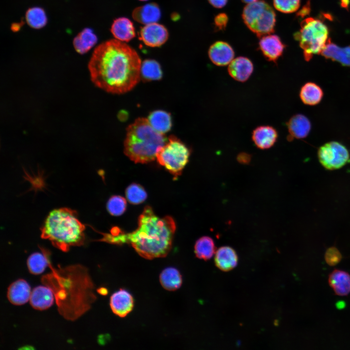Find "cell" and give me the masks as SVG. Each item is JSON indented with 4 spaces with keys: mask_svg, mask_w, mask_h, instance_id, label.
I'll list each match as a JSON object with an SVG mask.
<instances>
[{
    "mask_svg": "<svg viewBox=\"0 0 350 350\" xmlns=\"http://www.w3.org/2000/svg\"><path fill=\"white\" fill-rule=\"evenodd\" d=\"M141 63L134 49L114 39L101 44L94 50L88 67L95 86L107 92L122 94L139 83Z\"/></svg>",
    "mask_w": 350,
    "mask_h": 350,
    "instance_id": "1",
    "label": "cell"
},
{
    "mask_svg": "<svg viewBox=\"0 0 350 350\" xmlns=\"http://www.w3.org/2000/svg\"><path fill=\"white\" fill-rule=\"evenodd\" d=\"M175 228L172 217H159L147 206L140 215L134 231L124 233L116 228L104 238L113 244L129 243L141 257L151 260L164 257L169 253Z\"/></svg>",
    "mask_w": 350,
    "mask_h": 350,
    "instance_id": "2",
    "label": "cell"
},
{
    "mask_svg": "<svg viewBox=\"0 0 350 350\" xmlns=\"http://www.w3.org/2000/svg\"><path fill=\"white\" fill-rule=\"evenodd\" d=\"M85 229V225L79 221L75 210L61 208L49 213L41 228V237L66 252L71 246L83 245Z\"/></svg>",
    "mask_w": 350,
    "mask_h": 350,
    "instance_id": "3",
    "label": "cell"
},
{
    "mask_svg": "<svg viewBox=\"0 0 350 350\" xmlns=\"http://www.w3.org/2000/svg\"><path fill=\"white\" fill-rule=\"evenodd\" d=\"M167 139L155 130L148 119L139 118L126 129L124 153L135 163H146L156 158Z\"/></svg>",
    "mask_w": 350,
    "mask_h": 350,
    "instance_id": "4",
    "label": "cell"
},
{
    "mask_svg": "<svg viewBox=\"0 0 350 350\" xmlns=\"http://www.w3.org/2000/svg\"><path fill=\"white\" fill-rule=\"evenodd\" d=\"M328 36L327 25L321 20L312 17L302 21L299 31L294 35L306 61H309L314 55L321 54L329 40Z\"/></svg>",
    "mask_w": 350,
    "mask_h": 350,
    "instance_id": "5",
    "label": "cell"
},
{
    "mask_svg": "<svg viewBox=\"0 0 350 350\" xmlns=\"http://www.w3.org/2000/svg\"><path fill=\"white\" fill-rule=\"evenodd\" d=\"M242 18L248 29L259 37L270 34L274 31L276 14L263 0L247 3L243 9Z\"/></svg>",
    "mask_w": 350,
    "mask_h": 350,
    "instance_id": "6",
    "label": "cell"
},
{
    "mask_svg": "<svg viewBox=\"0 0 350 350\" xmlns=\"http://www.w3.org/2000/svg\"><path fill=\"white\" fill-rule=\"evenodd\" d=\"M190 151L188 147L175 136H170L158 151L156 159L175 177L180 175L188 162Z\"/></svg>",
    "mask_w": 350,
    "mask_h": 350,
    "instance_id": "7",
    "label": "cell"
},
{
    "mask_svg": "<svg viewBox=\"0 0 350 350\" xmlns=\"http://www.w3.org/2000/svg\"><path fill=\"white\" fill-rule=\"evenodd\" d=\"M319 162L326 170L339 169L350 162V153L348 148L337 141H331L319 147Z\"/></svg>",
    "mask_w": 350,
    "mask_h": 350,
    "instance_id": "8",
    "label": "cell"
},
{
    "mask_svg": "<svg viewBox=\"0 0 350 350\" xmlns=\"http://www.w3.org/2000/svg\"><path fill=\"white\" fill-rule=\"evenodd\" d=\"M140 39L147 46L159 47L167 40L169 34L166 28L157 22L145 25L141 28Z\"/></svg>",
    "mask_w": 350,
    "mask_h": 350,
    "instance_id": "9",
    "label": "cell"
},
{
    "mask_svg": "<svg viewBox=\"0 0 350 350\" xmlns=\"http://www.w3.org/2000/svg\"><path fill=\"white\" fill-rule=\"evenodd\" d=\"M259 46L265 58L275 63L282 55L285 48L280 38L277 35L272 34L262 36Z\"/></svg>",
    "mask_w": 350,
    "mask_h": 350,
    "instance_id": "10",
    "label": "cell"
},
{
    "mask_svg": "<svg viewBox=\"0 0 350 350\" xmlns=\"http://www.w3.org/2000/svg\"><path fill=\"white\" fill-rule=\"evenodd\" d=\"M286 125L288 131V141L306 138L312 128L309 119L302 114H297L292 116L287 122Z\"/></svg>",
    "mask_w": 350,
    "mask_h": 350,
    "instance_id": "11",
    "label": "cell"
},
{
    "mask_svg": "<svg viewBox=\"0 0 350 350\" xmlns=\"http://www.w3.org/2000/svg\"><path fill=\"white\" fill-rule=\"evenodd\" d=\"M234 51L227 42L218 41L213 43L208 51L210 61L217 66L229 65L234 57Z\"/></svg>",
    "mask_w": 350,
    "mask_h": 350,
    "instance_id": "12",
    "label": "cell"
},
{
    "mask_svg": "<svg viewBox=\"0 0 350 350\" xmlns=\"http://www.w3.org/2000/svg\"><path fill=\"white\" fill-rule=\"evenodd\" d=\"M254 66L248 58L239 56L233 59L228 68L229 75L235 80L245 82L252 74Z\"/></svg>",
    "mask_w": 350,
    "mask_h": 350,
    "instance_id": "13",
    "label": "cell"
},
{
    "mask_svg": "<svg viewBox=\"0 0 350 350\" xmlns=\"http://www.w3.org/2000/svg\"><path fill=\"white\" fill-rule=\"evenodd\" d=\"M251 138L257 148L267 149L272 147L276 142L278 133L273 126L261 125L253 130Z\"/></svg>",
    "mask_w": 350,
    "mask_h": 350,
    "instance_id": "14",
    "label": "cell"
},
{
    "mask_svg": "<svg viewBox=\"0 0 350 350\" xmlns=\"http://www.w3.org/2000/svg\"><path fill=\"white\" fill-rule=\"evenodd\" d=\"M110 306L115 315L123 317L132 310L134 307L133 298L128 292L120 289L111 296Z\"/></svg>",
    "mask_w": 350,
    "mask_h": 350,
    "instance_id": "15",
    "label": "cell"
},
{
    "mask_svg": "<svg viewBox=\"0 0 350 350\" xmlns=\"http://www.w3.org/2000/svg\"><path fill=\"white\" fill-rule=\"evenodd\" d=\"M31 294V288L28 282L24 280L19 279L9 286L7 298L11 303L20 305L29 300Z\"/></svg>",
    "mask_w": 350,
    "mask_h": 350,
    "instance_id": "16",
    "label": "cell"
},
{
    "mask_svg": "<svg viewBox=\"0 0 350 350\" xmlns=\"http://www.w3.org/2000/svg\"><path fill=\"white\" fill-rule=\"evenodd\" d=\"M161 15L160 9L155 3H150L137 7L132 12L133 18L144 25L157 22Z\"/></svg>",
    "mask_w": 350,
    "mask_h": 350,
    "instance_id": "17",
    "label": "cell"
},
{
    "mask_svg": "<svg viewBox=\"0 0 350 350\" xmlns=\"http://www.w3.org/2000/svg\"><path fill=\"white\" fill-rule=\"evenodd\" d=\"M326 59L337 62L343 66L350 67V46L340 47L329 39L321 54Z\"/></svg>",
    "mask_w": 350,
    "mask_h": 350,
    "instance_id": "18",
    "label": "cell"
},
{
    "mask_svg": "<svg viewBox=\"0 0 350 350\" xmlns=\"http://www.w3.org/2000/svg\"><path fill=\"white\" fill-rule=\"evenodd\" d=\"M53 295L50 288L38 286L31 291L30 302L35 309L44 310L50 307L53 302Z\"/></svg>",
    "mask_w": 350,
    "mask_h": 350,
    "instance_id": "19",
    "label": "cell"
},
{
    "mask_svg": "<svg viewBox=\"0 0 350 350\" xmlns=\"http://www.w3.org/2000/svg\"><path fill=\"white\" fill-rule=\"evenodd\" d=\"M111 32L116 40L123 42L129 41L135 36L133 23L129 19L124 17L114 20Z\"/></svg>",
    "mask_w": 350,
    "mask_h": 350,
    "instance_id": "20",
    "label": "cell"
},
{
    "mask_svg": "<svg viewBox=\"0 0 350 350\" xmlns=\"http://www.w3.org/2000/svg\"><path fill=\"white\" fill-rule=\"evenodd\" d=\"M328 281L337 295L347 296L350 293V275L348 272L335 269L330 274Z\"/></svg>",
    "mask_w": 350,
    "mask_h": 350,
    "instance_id": "21",
    "label": "cell"
},
{
    "mask_svg": "<svg viewBox=\"0 0 350 350\" xmlns=\"http://www.w3.org/2000/svg\"><path fill=\"white\" fill-rule=\"evenodd\" d=\"M215 263L217 267L224 271L234 268L238 262L236 251L231 247L224 246L220 247L215 255Z\"/></svg>",
    "mask_w": 350,
    "mask_h": 350,
    "instance_id": "22",
    "label": "cell"
},
{
    "mask_svg": "<svg viewBox=\"0 0 350 350\" xmlns=\"http://www.w3.org/2000/svg\"><path fill=\"white\" fill-rule=\"evenodd\" d=\"M324 92L321 88L316 83L308 82L304 84L299 91V97L302 102L308 105H315L322 100Z\"/></svg>",
    "mask_w": 350,
    "mask_h": 350,
    "instance_id": "23",
    "label": "cell"
},
{
    "mask_svg": "<svg viewBox=\"0 0 350 350\" xmlns=\"http://www.w3.org/2000/svg\"><path fill=\"white\" fill-rule=\"evenodd\" d=\"M97 41V37L92 30L86 28L80 32L73 40L76 51L81 54L88 52Z\"/></svg>",
    "mask_w": 350,
    "mask_h": 350,
    "instance_id": "24",
    "label": "cell"
},
{
    "mask_svg": "<svg viewBox=\"0 0 350 350\" xmlns=\"http://www.w3.org/2000/svg\"><path fill=\"white\" fill-rule=\"evenodd\" d=\"M148 120L152 126L158 132L164 134L172 127V120L170 113L158 110L151 112Z\"/></svg>",
    "mask_w": 350,
    "mask_h": 350,
    "instance_id": "25",
    "label": "cell"
},
{
    "mask_svg": "<svg viewBox=\"0 0 350 350\" xmlns=\"http://www.w3.org/2000/svg\"><path fill=\"white\" fill-rule=\"evenodd\" d=\"M159 281L162 287L168 291H175L182 284V277L179 272L175 268L169 267L161 273Z\"/></svg>",
    "mask_w": 350,
    "mask_h": 350,
    "instance_id": "26",
    "label": "cell"
},
{
    "mask_svg": "<svg viewBox=\"0 0 350 350\" xmlns=\"http://www.w3.org/2000/svg\"><path fill=\"white\" fill-rule=\"evenodd\" d=\"M215 246L212 239L208 236L199 238L195 243L194 252L199 259L207 260L210 259L215 253Z\"/></svg>",
    "mask_w": 350,
    "mask_h": 350,
    "instance_id": "27",
    "label": "cell"
},
{
    "mask_svg": "<svg viewBox=\"0 0 350 350\" xmlns=\"http://www.w3.org/2000/svg\"><path fill=\"white\" fill-rule=\"evenodd\" d=\"M140 73L147 81L159 80L162 75L159 64L153 59H146L141 63Z\"/></svg>",
    "mask_w": 350,
    "mask_h": 350,
    "instance_id": "28",
    "label": "cell"
},
{
    "mask_svg": "<svg viewBox=\"0 0 350 350\" xmlns=\"http://www.w3.org/2000/svg\"><path fill=\"white\" fill-rule=\"evenodd\" d=\"M26 20L30 26L35 29L42 28L47 21L45 11L40 7L28 9L26 14Z\"/></svg>",
    "mask_w": 350,
    "mask_h": 350,
    "instance_id": "29",
    "label": "cell"
},
{
    "mask_svg": "<svg viewBox=\"0 0 350 350\" xmlns=\"http://www.w3.org/2000/svg\"><path fill=\"white\" fill-rule=\"evenodd\" d=\"M48 264L46 257L41 253L31 254L27 259V266L30 273L35 275L42 273Z\"/></svg>",
    "mask_w": 350,
    "mask_h": 350,
    "instance_id": "30",
    "label": "cell"
},
{
    "mask_svg": "<svg viewBox=\"0 0 350 350\" xmlns=\"http://www.w3.org/2000/svg\"><path fill=\"white\" fill-rule=\"evenodd\" d=\"M125 194L128 201L133 204L141 203L147 198V193L143 188L136 183L132 184L127 188Z\"/></svg>",
    "mask_w": 350,
    "mask_h": 350,
    "instance_id": "31",
    "label": "cell"
},
{
    "mask_svg": "<svg viewBox=\"0 0 350 350\" xmlns=\"http://www.w3.org/2000/svg\"><path fill=\"white\" fill-rule=\"evenodd\" d=\"M106 207L110 214L114 216H119L125 211L126 201L123 197L121 196L114 195L108 200Z\"/></svg>",
    "mask_w": 350,
    "mask_h": 350,
    "instance_id": "32",
    "label": "cell"
},
{
    "mask_svg": "<svg viewBox=\"0 0 350 350\" xmlns=\"http://www.w3.org/2000/svg\"><path fill=\"white\" fill-rule=\"evenodd\" d=\"M300 0H273L274 7L283 13H292L297 11L300 6Z\"/></svg>",
    "mask_w": 350,
    "mask_h": 350,
    "instance_id": "33",
    "label": "cell"
},
{
    "mask_svg": "<svg viewBox=\"0 0 350 350\" xmlns=\"http://www.w3.org/2000/svg\"><path fill=\"white\" fill-rule=\"evenodd\" d=\"M324 257L326 262L330 266L336 265L342 259L341 253L334 246H332L328 248L325 253Z\"/></svg>",
    "mask_w": 350,
    "mask_h": 350,
    "instance_id": "34",
    "label": "cell"
},
{
    "mask_svg": "<svg viewBox=\"0 0 350 350\" xmlns=\"http://www.w3.org/2000/svg\"><path fill=\"white\" fill-rule=\"evenodd\" d=\"M228 17L225 13H220L216 15L214 19L215 27L218 30L225 29L228 22Z\"/></svg>",
    "mask_w": 350,
    "mask_h": 350,
    "instance_id": "35",
    "label": "cell"
},
{
    "mask_svg": "<svg viewBox=\"0 0 350 350\" xmlns=\"http://www.w3.org/2000/svg\"><path fill=\"white\" fill-rule=\"evenodd\" d=\"M210 3L215 8H221L224 7L228 0H208Z\"/></svg>",
    "mask_w": 350,
    "mask_h": 350,
    "instance_id": "36",
    "label": "cell"
},
{
    "mask_svg": "<svg viewBox=\"0 0 350 350\" xmlns=\"http://www.w3.org/2000/svg\"><path fill=\"white\" fill-rule=\"evenodd\" d=\"M237 159L241 163H248L250 160V156L245 153H242L238 155Z\"/></svg>",
    "mask_w": 350,
    "mask_h": 350,
    "instance_id": "37",
    "label": "cell"
},
{
    "mask_svg": "<svg viewBox=\"0 0 350 350\" xmlns=\"http://www.w3.org/2000/svg\"><path fill=\"white\" fill-rule=\"evenodd\" d=\"M336 306L338 309H342L345 307L346 304L345 302L343 301H339L336 303Z\"/></svg>",
    "mask_w": 350,
    "mask_h": 350,
    "instance_id": "38",
    "label": "cell"
},
{
    "mask_svg": "<svg viewBox=\"0 0 350 350\" xmlns=\"http://www.w3.org/2000/svg\"><path fill=\"white\" fill-rule=\"evenodd\" d=\"M101 294L106 295L107 294V291L105 289L102 288L100 289V291L99 292Z\"/></svg>",
    "mask_w": 350,
    "mask_h": 350,
    "instance_id": "39",
    "label": "cell"
},
{
    "mask_svg": "<svg viewBox=\"0 0 350 350\" xmlns=\"http://www.w3.org/2000/svg\"><path fill=\"white\" fill-rule=\"evenodd\" d=\"M257 0H242V1H243L244 2L246 3L247 4L257 1Z\"/></svg>",
    "mask_w": 350,
    "mask_h": 350,
    "instance_id": "40",
    "label": "cell"
},
{
    "mask_svg": "<svg viewBox=\"0 0 350 350\" xmlns=\"http://www.w3.org/2000/svg\"><path fill=\"white\" fill-rule=\"evenodd\" d=\"M140 0V1H146V0Z\"/></svg>",
    "mask_w": 350,
    "mask_h": 350,
    "instance_id": "41",
    "label": "cell"
}]
</instances>
